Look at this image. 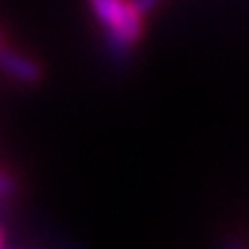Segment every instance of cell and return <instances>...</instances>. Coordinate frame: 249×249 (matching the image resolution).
Listing matches in <instances>:
<instances>
[{
	"mask_svg": "<svg viewBox=\"0 0 249 249\" xmlns=\"http://www.w3.org/2000/svg\"><path fill=\"white\" fill-rule=\"evenodd\" d=\"M0 247H2V230H0Z\"/></svg>",
	"mask_w": 249,
	"mask_h": 249,
	"instance_id": "cell-5",
	"label": "cell"
},
{
	"mask_svg": "<svg viewBox=\"0 0 249 249\" xmlns=\"http://www.w3.org/2000/svg\"><path fill=\"white\" fill-rule=\"evenodd\" d=\"M0 49H2V44H0Z\"/></svg>",
	"mask_w": 249,
	"mask_h": 249,
	"instance_id": "cell-6",
	"label": "cell"
},
{
	"mask_svg": "<svg viewBox=\"0 0 249 249\" xmlns=\"http://www.w3.org/2000/svg\"><path fill=\"white\" fill-rule=\"evenodd\" d=\"M158 2H160V0H133V5L141 10V15H148V12H150Z\"/></svg>",
	"mask_w": 249,
	"mask_h": 249,
	"instance_id": "cell-4",
	"label": "cell"
},
{
	"mask_svg": "<svg viewBox=\"0 0 249 249\" xmlns=\"http://www.w3.org/2000/svg\"><path fill=\"white\" fill-rule=\"evenodd\" d=\"M0 71L24 85H34L41 80V66L27 58L24 53L10 51V49H0Z\"/></svg>",
	"mask_w": 249,
	"mask_h": 249,
	"instance_id": "cell-2",
	"label": "cell"
},
{
	"mask_svg": "<svg viewBox=\"0 0 249 249\" xmlns=\"http://www.w3.org/2000/svg\"><path fill=\"white\" fill-rule=\"evenodd\" d=\"M15 191V179L5 172H0V198H7Z\"/></svg>",
	"mask_w": 249,
	"mask_h": 249,
	"instance_id": "cell-3",
	"label": "cell"
},
{
	"mask_svg": "<svg viewBox=\"0 0 249 249\" xmlns=\"http://www.w3.org/2000/svg\"><path fill=\"white\" fill-rule=\"evenodd\" d=\"M94 17L109 32L111 44L119 51L131 49L143 34V17L133 0H87Z\"/></svg>",
	"mask_w": 249,
	"mask_h": 249,
	"instance_id": "cell-1",
	"label": "cell"
}]
</instances>
